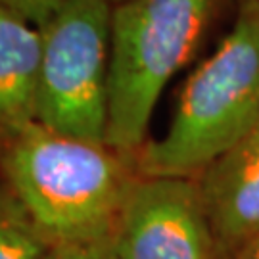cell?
<instances>
[{
    "label": "cell",
    "instance_id": "cell-1",
    "mask_svg": "<svg viewBox=\"0 0 259 259\" xmlns=\"http://www.w3.org/2000/svg\"><path fill=\"white\" fill-rule=\"evenodd\" d=\"M0 163L52 246L110 236L139 177L135 157L40 123L4 139Z\"/></svg>",
    "mask_w": 259,
    "mask_h": 259
},
{
    "label": "cell",
    "instance_id": "cell-2",
    "mask_svg": "<svg viewBox=\"0 0 259 259\" xmlns=\"http://www.w3.org/2000/svg\"><path fill=\"white\" fill-rule=\"evenodd\" d=\"M259 125V4L244 0L229 35L186 79L173 119L146 140L135 165L142 177L198 179Z\"/></svg>",
    "mask_w": 259,
    "mask_h": 259
},
{
    "label": "cell",
    "instance_id": "cell-3",
    "mask_svg": "<svg viewBox=\"0 0 259 259\" xmlns=\"http://www.w3.org/2000/svg\"><path fill=\"white\" fill-rule=\"evenodd\" d=\"M215 0H125L111 12L106 144L135 157L167 83L194 56Z\"/></svg>",
    "mask_w": 259,
    "mask_h": 259
},
{
    "label": "cell",
    "instance_id": "cell-4",
    "mask_svg": "<svg viewBox=\"0 0 259 259\" xmlns=\"http://www.w3.org/2000/svg\"><path fill=\"white\" fill-rule=\"evenodd\" d=\"M110 0H65L40 29L37 123L106 144L111 48Z\"/></svg>",
    "mask_w": 259,
    "mask_h": 259
},
{
    "label": "cell",
    "instance_id": "cell-5",
    "mask_svg": "<svg viewBox=\"0 0 259 259\" xmlns=\"http://www.w3.org/2000/svg\"><path fill=\"white\" fill-rule=\"evenodd\" d=\"M111 236L121 259H221L198 179L139 175Z\"/></svg>",
    "mask_w": 259,
    "mask_h": 259
},
{
    "label": "cell",
    "instance_id": "cell-6",
    "mask_svg": "<svg viewBox=\"0 0 259 259\" xmlns=\"http://www.w3.org/2000/svg\"><path fill=\"white\" fill-rule=\"evenodd\" d=\"M219 257L259 234V125L198 177Z\"/></svg>",
    "mask_w": 259,
    "mask_h": 259
},
{
    "label": "cell",
    "instance_id": "cell-7",
    "mask_svg": "<svg viewBox=\"0 0 259 259\" xmlns=\"http://www.w3.org/2000/svg\"><path fill=\"white\" fill-rule=\"evenodd\" d=\"M40 29L0 4V139L37 123Z\"/></svg>",
    "mask_w": 259,
    "mask_h": 259
},
{
    "label": "cell",
    "instance_id": "cell-8",
    "mask_svg": "<svg viewBox=\"0 0 259 259\" xmlns=\"http://www.w3.org/2000/svg\"><path fill=\"white\" fill-rule=\"evenodd\" d=\"M50 248L19 196L6 181L0 183V259H42Z\"/></svg>",
    "mask_w": 259,
    "mask_h": 259
},
{
    "label": "cell",
    "instance_id": "cell-9",
    "mask_svg": "<svg viewBox=\"0 0 259 259\" xmlns=\"http://www.w3.org/2000/svg\"><path fill=\"white\" fill-rule=\"evenodd\" d=\"M42 259H121L113 236H102L93 240H77L54 244Z\"/></svg>",
    "mask_w": 259,
    "mask_h": 259
},
{
    "label": "cell",
    "instance_id": "cell-10",
    "mask_svg": "<svg viewBox=\"0 0 259 259\" xmlns=\"http://www.w3.org/2000/svg\"><path fill=\"white\" fill-rule=\"evenodd\" d=\"M64 2L65 0H0L4 8L19 14L38 29H42L54 18L56 12L64 6Z\"/></svg>",
    "mask_w": 259,
    "mask_h": 259
},
{
    "label": "cell",
    "instance_id": "cell-11",
    "mask_svg": "<svg viewBox=\"0 0 259 259\" xmlns=\"http://www.w3.org/2000/svg\"><path fill=\"white\" fill-rule=\"evenodd\" d=\"M227 259H259V234L253 236L251 240L242 244L238 250Z\"/></svg>",
    "mask_w": 259,
    "mask_h": 259
},
{
    "label": "cell",
    "instance_id": "cell-12",
    "mask_svg": "<svg viewBox=\"0 0 259 259\" xmlns=\"http://www.w3.org/2000/svg\"><path fill=\"white\" fill-rule=\"evenodd\" d=\"M113 6H117V4H121V2H125V0H110Z\"/></svg>",
    "mask_w": 259,
    "mask_h": 259
},
{
    "label": "cell",
    "instance_id": "cell-13",
    "mask_svg": "<svg viewBox=\"0 0 259 259\" xmlns=\"http://www.w3.org/2000/svg\"><path fill=\"white\" fill-rule=\"evenodd\" d=\"M255 2H257V4H259V0H255Z\"/></svg>",
    "mask_w": 259,
    "mask_h": 259
}]
</instances>
